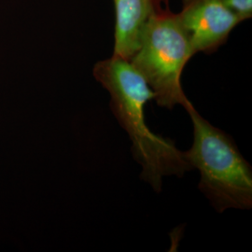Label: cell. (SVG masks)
Returning a JSON list of instances; mask_svg holds the SVG:
<instances>
[{"label": "cell", "instance_id": "cell-4", "mask_svg": "<svg viewBox=\"0 0 252 252\" xmlns=\"http://www.w3.org/2000/svg\"><path fill=\"white\" fill-rule=\"evenodd\" d=\"M177 14L194 54L216 53L242 23L222 0H182V9Z\"/></svg>", "mask_w": 252, "mask_h": 252}, {"label": "cell", "instance_id": "cell-1", "mask_svg": "<svg viewBox=\"0 0 252 252\" xmlns=\"http://www.w3.org/2000/svg\"><path fill=\"white\" fill-rule=\"evenodd\" d=\"M93 73L110 94V108L132 141L134 158L142 167V180L159 192L163 177H181L192 169L185 153L147 126L145 105L155 94L130 61L112 54L95 63Z\"/></svg>", "mask_w": 252, "mask_h": 252}, {"label": "cell", "instance_id": "cell-3", "mask_svg": "<svg viewBox=\"0 0 252 252\" xmlns=\"http://www.w3.org/2000/svg\"><path fill=\"white\" fill-rule=\"evenodd\" d=\"M193 55L178 14L162 9L150 19L130 62L152 88L157 105L168 109L177 105L186 108L191 103L184 94L181 76Z\"/></svg>", "mask_w": 252, "mask_h": 252}, {"label": "cell", "instance_id": "cell-7", "mask_svg": "<svg viewBox=\"0 0 252 252\" xmlns=\"http://www.w3.org/2000/svg\"><path fill=\"white\" fill-rule=\"evenodd\" d=\"M160 8L169 9V0H155Z\"/></svg>", "mask_w": 252, "mask_h": 252}, {"label": "cell", "instance_id": "cell-5", "mask_svg": "<svg viewBox=\"0 0 252 252\" xmlns=\"http://www.w3.org/2000/svg\"><path fill=\"white\" fill-rule=\"evenodd\" d=\"M115 31L113 54L130 61L139 47L145 27L160 8L155 0H113Z\"/></svg>", "mask_w": 252, "mask_h": 252}, {"label": "cell", "instance_id": "cell-6", "mask_svg": "<svg viewBox=\"0 0 252 252\" xmlns=\"http://www.w3.org/2000/svg\"><path fill=\"white\" fill-rule=\"evenodd\" d=\"M227 8L244 22L252 17V0H222Z\"/></svg>", "mask_w": 252, "mask_h": 252}, {"label": "cell", "instance_id": "cell-2", "mask_svg": "<svg viewBox=\"0 0 252 252\" xmlns=\"http://www.w3.org/2000/svg\"><path fill=\"white\" fill-rule=\"evenodd\" d=\"M193 126V142L184 152L200 172L199 189L218 212L252 207V168L234 139L199 114L192 104L185 108Z\"/></svg>", "mask_w": 252, "mask_h": 252}]
</instances>
